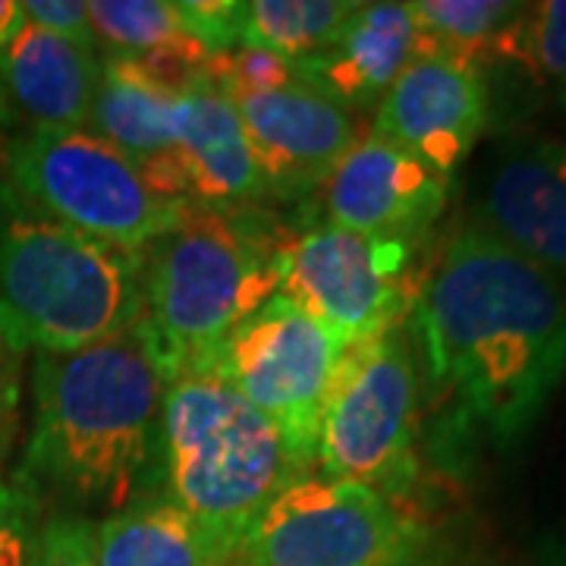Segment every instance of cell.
Wrapping results in <instances>:
<instances>
[{"label":"cell","mask_w":566,"mask_h":566,"mask_svg":"<svg viewBox=\"0 0 566 566\" xmlns=\"http://www.w3.org/2000/svg\"><path fill=\"white\" fill-rule=\"evenodd\" d=\"M428 381L469 428L513 447L566 378V290L482 227L441 252L412 305Z\"/></svg>","instance_id":"6da1fadb"},{"label":"cell","mask_w":566,"mask_h":566,"mask_svg":"<svg viewBox=\"0 0 566 566\" xmlns=\"http://www.w3.org/2000/svg\"><path fill=\"white\" fill-rule=\"evenodd\" d=\"M170 375L148 324L73 353H35L32 434L13 482L41 504L120 513L155 482Z\"/></svg>","instance_id":"7a4b0ae2"},{"label":"cell","mask_w":566,"mask_h":566,"mask_svg":"<svg viewBox=\"0 0 566 566\" xmlns=\"http://www.w3.org/2000/svg\"><path fill=\"white\" fill-rule=\"evenodd\" d=\"M286 233L259 205H189L180 223L142 252V322L170 381L199 368L277 296Z\"/></svg>","instance_id":"3957f363"},{"label":"cell","mask_w":566,"mask_h":566,"mask_svg":"<svg viewBox=\"0 0 566 566\" xmlns=\"http://www.w3.org/2000/svg\"><path fill=\"white\" fill-rule=\"evenodd\" d=\"M142 315V252L85 237L0 180V337L7 344L22 353H73L136 327Z\"/></svg>","instance_id":"277c9868"},{"label":"cell","mask_w":566,"mask_h":566,"mask_svg":"<svg viewBox=\"0 0 566 566\" xmlns=\"http://www.w3.org/2000/svg\"><path fill=\"white\" fill-rule=\"evenodd\" d=\"M305 469L281 431L233 387L186 371L161 412L164 497L240 554L262 510Z\"/></svg>","instance_id":"5b68a950"},{"label":"cell","mask_w":566,"mask_h":566,"mask_svg":"<svg viewBox=\"0 0 566 566\" xmlns=\"http://www.w3.org/2000/svg\"><path fill=\"white\" fill-rule=\"evenodd\" d=\"M447 545L412 506L305 472L264 506L237 566H444Z\"/></svg>","instance_id":"8992f818"},{"label":"cell","mask_w":566,"mask_h":566,"mask_svg":"<svg viewBox=\"0 0 566 566\" xmlns=\"http://www.w3.org/2000/svg\"><path fill=\"white\" fill-rule=\"evenodd\" d=\"M7 177L44 214L126 252H145L192 202L155 192L139 167L92 129L29 126L3 145Z\"/></svg>","instance_id":"52a82bcc"},{"label":"cell","mask_w":566,"mask_h":566,"mask_svg":"<svg viewBox=\"0 0 566 566\" xmlns=\"http://www.w3.org/2000/svg\"><path fill=\"white\" fill-rule=\"evenodd\" d=\"M419 365L403 327L349 346L334 371L315 460L327 479L406 501L419 475Z\"/></svg>","instance_id":"ba28073f"},{"label":"cell","mask_w":566,"mask_h":566,"mask_svg":"<svg viewBox=\"0 0 566 566\" xmlns=\"http://www.w3.org/2000/svg\"><path fill=\"white\" fill-rule=\"evenodd\" d=\"M340 356L344 349L322 324L277 293L192 371L214 375L243 394L308 469Z\"/></svg>","instance_id":"9c48e42d"},{"label":"cell","mask_w":566,"mask_h":566,"mask_svg":"<svg viewBox=\"0 0 566 566\" xmlns=\"http://www.w3.org/2000/svg\"><path fill=\"white\" fill-rule=\"evenodd\" d=\"M412 249L371 243L337 223L290 230L281 255V296L300 305L340 344H368L397 331L419 300Z\"/></svg>","instance_id":"30bf717a"},{"label":"cell","mask_w":566,"mask_h":566,"mask_svg":"<svg viewBox=\"0 0 566 566\" xmlns=\"http://www.w3.org/2000/svg\"><path fill=\"white\" fill-rule=\"evenodd\" d=\"M318 192L327 223L371 243L412 249L441 218L450 180L400 145L368 133L346 151Z\"/></svg>","instance_id":"8fae6325"},{"label":"cell","mask_w":566,"mask_h":566,"mask_svg":"<svg viewBox=\"0 0 566 566\" xmlns=\"http://www.w3.org/2000/svg\"><path fill=\"white\" fill-rule=\"evenodd\" d=\"M262 170L268 199H303L322 189L331 170L359 142L356 111L324 98L303 82L277 92L227 95Z\"/></svg>","instance_id":"7c38bea8"},{"label":"cell","mask_w":566,"mask_h":566,"mask_svg":"<svg viewBox=\"0 0 566 566\" xmlns=\"http://www.w3.org/2000/svg\"><path fill=\"white\" fill-rule=\"evenodd\" d=\"M488 126L482 70L447 57H416L378 102L371 133L406 148L450 180Z\"/></svg>","instance_id":"4fadbf2b"},{"label":"cell","mask_w":566,"mask_h":566,"mask_svg":"<svg viewBox=\"0 0 566 566\" xmlns=\"http://www.w3.org/2000/svg\"><path fill=\"white\" fill-rule=\"evenodd\" d=\"M475 227L566 277V142L510 145L488 177Z\"/></svg>","instance_id":"5bb4252c"},{"label":"cell","mask_w":566,"mask_h":566,"mask_svg":"<svg viewBox=\"0 0 566 566\" xmlns=\"http://www.w3.org/2000/svg\"><path fill=\"white\" fill-rule=\"evenodd\" d=\"M419 51L422 35L409 3H359L322 54L296 63V82L349 111L378 107Z\"/></svg>","instance_id":"9a60e30c"},{"label":"cell","mask_w":566,"mask_h":566,"mask_svg":"<svg viewBox=\"0 0 566 566\" xmlns=\"http://www.w3.org/2000/svg\"><path fill=\"white\" fill-rule=\"evenodd\" d=\"M177 95L151 85L126 57L104 54L88 126L136 164L155 192L189 202L177 155Z\"/></svg>","instance_id":"2e32d148"},{"label":"cell","mask_w":566,"mask_h":566,"mask_svg":"<svg viewBox=\"0 0 566 566\" xmlns=\"http://www.w3.org/2000/svg\"><path fill=\"white\" fill-rule=\"evenodd\" d=\"M177 155L186 177V199L192 205L255 208L268 199L243 120L233 102L211 82L177 102Z\"/></svg>","instance_id":"e0dca14e"},{"label":"cell","mask_w":566,"mask_h":566,"mask_svg":"<svg viewBox=\"0 0 566 566\" xmlns=\"http://www.w3.org/2000/svg\"><path fill=\"white\" fill-rule=\"evenodd\" d=\"M102 82L98 51H85L61 35L25 22L0 51V88L10 114L20 111L32 126L80 129L88 123Z\"/></svg>","instance_id":"ac0fdd59"},{"label":"cell","mask_w":566,"mask_h":566,"mask_svg":"<svg viewBox=\"0 0 566 566\" xmlns=\"http://www.w3.org/2000/svg\"><path fill=\"white\" fill-rule=\"evenodd\" d=\"M95 566H237V551L167 497H142L92 526Z\"/></svg>","instance_id":"d6986e66"},{"label":"cell","mask_w":566,"mask_h":566,"mask_svg":"<svg viewBox=\"0 0 566 566\" xmlns=\"http://www.w3.org/2000/svg\"><path fill=\"white\" fill-rule=\"evenodd\" d=\"M516 10L520 3L506 0H416L409 13L422 35L419 57H447L482 70Z\"/></svg>","instance_id":"ffe728a7"},{"label":"cell","mask_w":566,"mask_h":566,"mask_svg":"<svg viewBox=\"0 0 566 566\" xmlns=\"http://www.w3.org/2000/svg\"><path fill=\"white\" fill-rule=\"evenodd\" d=\"M356 0H252L243 7V41L300 63L322 54L353 17Z\"/></svg>","instance_id":"44dd1931"},{"label":"cell","mask_w":566,"mask_h":566,"mask_svg":"<svg viewBox=\"0 0 566 566\" xmlns=\"http://www.w3.org/2000/svg\"><path fill=\"white\" fill-rule=\"evenodd\" d=\"M491 61L513 63L542 88L566 92V0L520 3Z\"/></svg>","instance_id":"7402d4cb"},{"label":"cell","mask_w":566,"mask_h":566,"mask_svg":"<svg viewBox=\"0 0 566 566\" xmlns=\"http://www.w3.org/2000/svg\"><path fill=\"white\" fill-rule=\"evenodd\" d=\"M88 20L107 54L136 57L170 41L186 39L177 3L164 0H92Z\"/></svg>","instance_id":"603a6c76"},{"label":"cell","mask_w":566,"mask_h":566,"mask_svg":"<svg viewBox=\"0 0 566 566\" xmlns=\"http://www.w3.org/2000/svg\"><path fill=\"white\" fill-rule=\"evenodd\" d=\"M39 528V497L13 479H0V566H32Z\"/></svg>","instance_id":"cb8c5ba5"},{"label":"cell","mask_w":566,"mask_h":566,"mask_svg":"<svg viewBox=\"0 0 566 566\" xmlns=\"http://www.w3.org/2000/svg\"><path fill=\"white\" fill-rule=\"evenodd\" d=\"M243 7L233 0H177L186 35L205 44L211 54H227L243 41Z\"/></svg>","instance_id":"d4e9b609"},{"label":"cell","mask_w":566,"mask_h":566,"mask_svg":"<svg viewBox=\"0 0 566 566\" xmlns=\"http://www.w3.org/2000/svg\"><path fill=\"white\" fill-rule=\"evenodd\" d=\"M92 526L95 523L73 513L48 516L39 528L32 566H95Z\"/></svg>","instance_id":"484cf974"},{"label":"cell","mask_w":566,"mask_h":566,"mask_svg":"<svg viewBox=\"0 0 566 566\" xmlns=\"http://www.w3.org/2000/svg\"><path fill=\"white\" fill-rule=\"evenodd\" d=\"M22 13H25V22L39 25L51 35H61L85 51H98L92 20H88V3L82 0H22Z\"/></svg>","instance_id":"4316f807"},{"label":"cell","mask_w":566,"mask_h":566,"mask_svg":"<svg viewBox=\"0 0 566 566\" xmlns=\"http://www.w3.org/2000/svg\"><path fill=\"white\" fill-rule=\"evenodd\" d=\"M22 359L25 353L0 337V463L7 460L20 431Z\"/></svg>","instance_id":"83f0119b"},{"label":"cell","mask_w":566,"mask_h":566,"mask_svg":"<svg viewBox=\"0 0 566 566\" xmlns=\"http://www.w3.org/2000/svg\"><path fill=\"white\" fill-rule=\"evenodd\" d=\"M22 25H25L22 0H0V51L17 39Z\"/></svg>","instance_id":"f1b7e54d"},{"label":"cell","mask_w":566,"mask_h":566,"mask_svg":"<svg viewBox=\"0 0 566 566\" xmlns=\"http://www.w3.org/2000/svg\"><path fill=\"white\" fill-rule=\"evenodd\" d=\"M10 120V104H7V98H3V88H0V123Z\"/></svg>","instance_id":"f546056e"},{"label":"cell","mask_w":566,"mask_h":566,"mask_svg":"<svg viewBox=\"0 0 566 566\" xmlns=\"http://www.w3.org/2000/svg\"><path fill=\"white\" fill-rule=\"evenodd\" d=\"M560 102H564V107H566V92H564V95H560Z\"/></svg>","instance_id":"4dcf8cb0"}]
</instances>
